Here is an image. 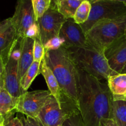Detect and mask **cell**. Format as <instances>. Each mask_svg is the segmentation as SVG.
Listing matches in <instances>:
<instances>
[{
	"instance_id": "1",
	"label": "cell",
	"mask_w": 126,
	"mask_h": 126,
	"mask_svg": "<svg viewBox=\"0 0 126 126\" xmlns=\"http://www.w3.org/2000/svg\"><path fill=\"white\" fill-rule=\"evenodd\" d=\"M78 107L85 126H99L112 118L113 98L107 82L78 68Z\"/></svg>"
},
{
	"instance_id": "2",
	"label": "cell",
	"mask_w": 126,
	"mask_h": 126,
	"mask_svg": "<svg viewBox=\"0 0 126 126\" xmlns=\"http://www.w3.org/2000/svg\"><path fill=\"white\" fill-rule=\"evenodd\" d=\"M44 60L63 93L78 105V71L67 49L45 51Z\"/></svg>"
},
{
	"instance_id": "3",
	"label": "cell",
	"mask_w": 126,
	"mask_h": 126,
	"mask_svg": "<svg viewBox=\"0 0 126 126\" xmlns=\"http://www.w3.org/2000/svg\"><path fill=\"white\" fill-rule=\"evenodd\" d=\"M67 50L78 68L100 81L119 74L109 66L104 52L93 47H72Z\"/></svg>"
},
{
	"instance_id": "4",
	"label": "cell",
	"mask_w": 126,
	"mask_h": 126,
	"mask_svg": "<svg viewBox=\"0 0 126 126\" xmlns=\"http://www.w3.org/2000/svg\"><path fill=\"white\" fill-rule=\"evenodd\" d=\"M126 16L116 19L97 22L86 33L88 43L91 47L105 53L112 44L124 36Z\"/></svg>"
},
{
	"instance_id": "5",
	"label": "cell",
	"mask_w": 126,
	"mask_h": 126,
	"mask_svg": "<svg viewBox=\"0 0 126 126\" xmlns=\"http://www.w3.org/2000/svg\"><path fill=\"white\" fill-rule=\"evenodd\" d=\"M80 113L78 105L62 92L60 102L51 95L37 119L43 126H63L65 120Z\"/></svg>"
},
{
	"instance_id": "6",
	"label": "cell",
	"mask_w": 126,
	"mask_h": 126,
	"mask_svg": "<svg viewBox=\"0 0 126 126\" xmlns=\"http://www.w3.org/2000/svg\"><path fill=\"white\" fill-rule=\"evenodd\" d=\"M125 16L126 6L122 2L111 0H97L91 3V11L87 21L80 26L86 33L97 22L116 19Z\"/></svg>"
},
{
	"instance_id": "7",
	"label": "cell",
	"mask_w": 126,
	"mask_h": 126,
	"mask_svg": "<svg viewBox=\"0 0 126 126\" xmlns=\"http://www.w3.org/2000/svg\"><path fill=\"white\" fill-rule=\"evenodd\" d=\"M51 95L49 91L39 90L25 92L19 97L16 112L37 119L41 110Z\"/></svg>"
},
{
	"instance_id": "8",
	"label": "cell",
	"mask_w": 126,
	"mask_h": 126,
	"mask_svg": "<svg viewBox=\"0 0 126 126\" xmlns=\"http://www.w3.org/2000/svg\"><path fill=\"white\" fill-rule=\"evenodd\" d=\"M56 9L49 7L37 21L40 30V36L44 45L49 39L59 36L61 28L66 20Z\"/></svg>"
},
{
	"instance_id": "9",
	"label": "cell",
	"mask_w": 126,
	"mask_h": 126,
	"mask_svg": "<svg viewBox=\"0 0 126 126\" xmlns=\"http://www.w3.org/2000/svg\"><path fill=\"white\" fill-rule=\"evenodd\" d=\"M11 19L16 28L17 38H24L27 29L36 22L32 0H17Z\"/></svg>"
},
{
	"instance_id": "10",
	"label": "cell",
	"mask_w": 126,
	"mask_h": 126,
	"mask_svg": "<svg viewBox=\"0 0 126 126\" xmlns=\"http://www.w3.org/2000/svg\"><path fill=\"white\" fill-rule=\"evenodd\" d=\"M59 36L65 41L63 47L65 49L72 47L91 46L80 25L75 23L73 18L65 20L61 28Z\"/></svg>"
},
{
	"instance_id": "11",
	"label": "cell",
	"mask_w": 126,
	"mask_h": 126,
	"mask_svg": "<svg viewBox=\"0 0 126 126\" xmlns=\"http://www.w3.org/2000/svg\"><path fill=\"white\" fill-rule=\"evenodd\" d=\"M4 88L16 98H19L25 92L21 87L19 78V60L10 55L4 64Z\"/></svg>"
},
{
	"instance_id": "12",
	"label": "cell",
	"mask_w": 126,
	"mask_h": 126,
	"mask_svg": "<svg viewBox=\"0 0 126 126\" xmlns=\"http://www.w3.org/2000/svg\"><path fill=\"white\" fill-rule=\"evenodd\" d=\"M104 54L110 68L115 72L121 73L126 64V39L124 36L106 49Z\"/></svg>"
},
{
	"instance_id": "13",
	"label": "cell",
	"mask_w": 126,
	"mask_h": 126,
	"mask_svg": "<svg viewBox=\"0 0 126 126\" xmlns=\"http://www.w3.org/2000/svg\"><path fill=\"white\" fill-rule=\"evenodd\" d=\"M17 38L16 28L11 17L2 21L0 23V55L4 64Z\"/></svg>"
},
{
	"instance_id": "14",
	"label": "cell",
	"mask_w": 126,
	"mask_h": 126,
	"mask_svg": "<svg viewBox=\"0 0 126 126\" xmlns=\"http://www.w3.org/2000/svg\"><path fill=\"white\" fill-rule=\"evenodd\" d=\"M33 43L34 39L29 38H24L22 41V50L19 60V78L21 79L26 71L33 62Z\"/></svg>"
},
{
	"instance_id": "15",
	"label": "cell",
	"mask_w": 126,
	"mask_h": 126,
	"mask_svg": "<svg viewBox=\"0 0 126 126\" xmlns=\"http://www.w3.org/2000/svg\"><path fill=\"white\" fill-rule=\"evenodd\" d=\"M106 82L113 100H124L126 97V73H119L109 76Z\"/></svg>"
},
{
	"instance_id": "16",
	"label": "cell",
	"mask_w": 126,
	"mask_h": 126,
	"mask_svg": "<svg viewBox=\"0 0 126 126\" xmlns=\"http://www.w3.org/2000/svg\"><path fill=\"white\" fill-rule=\"evenodd\" d=\"M40 74L43 75V78L45 79L46 83L50 93L56 98L58 102H60L62 91L53 71L47 65L44 58H43L41 62Z\"/></svg>"
},
{
	"instance_id": "17",
	"label": "cell",
	"mask_w": 126,
	"mask_h": 126,
	"mask_svg": "<svg viewBox=\"0 0 126 126\" xmlns=\"http://www.w3.org/2000/svg\"><path fill=\"white\" fill-rule=\"evenodd\" d=\"M18 100L19 98L11 95L4 87L0 89V115L4 119L14 114Z\"/></svg>"
},
{
	"instance_id": "18",
	"label": "cell",
	"mask_w": 126,
	"mask_h": 126,
	"mask_svg": "<svg viewBox=\"0 0 126 126\" xmlns=\"http://www.w3.org/2000/svg\"><path fill=\"white\" fill-rule=\"evenodd\" d=\"M84 0H59L56 9L66 19L73 18L77 9Z\"/></svg>"
},
{
	"instance_id": "19",
	"label": "cell",
	"mask_w": 126,
	"mask_h": 126,
	"mask_svg": "<svg viewBox=\"0 0 126 126\" xmlns=\"http://www.w3.org/2000/svg\"><path fill=\"white\" fill-rule=\"evenodd\" d=\"M41 62L33 61L21 79V86L24 92H26L30 87L35 78L40 74Z\"/></svg>"
},
{
	"instance_id": "20",
	"label": "cell",
	"mask_w": 126,
	"mask_h": 126,
	"mask_svg": "<svg viewBox=\"0 0 126 126\" xmlns=\"http://www.w3.org/2000/svg\"><path fill=\"white\" fill-rule=\"evenodd\" d=\"M112 119L118 126H126V100H116L112 102Z\"/></svg>"
},
{
	"instance_id": "21",
	"label": "cell",
	"mask_w": 126,
	"mask_h": 126,
	"mask_svg": "<svg viewBox=\"0 0 126 126\" xmlns=\"http://www.w3.org/2000/svg\"><path fill=\"white\" fill-rule=\"evenodd\" d=\"M91 9V3L86 0H84L75 12L73 20L77 24L82 25L86 22L90 16Z\"/></svg>"
},
{
	"instance_id": "22",
	"label": "cell",
	"mask_w": 126,
	"mask_h": 126,
	"mask_svg": "<svg viewBox=\"0 0 126 126\" xmlns=\"http://www.w3.org/2000/svg\"><path fill=\"white\" fill-rule=\"evenodd\" d=\"M32 7L37 22L50 7V0H32Z\"/></svg>"
},
{
	"instance_id": "23",
	"label": "cell",
	"mask_w": 126,
	"mask_h": 126,
	"mask_svg": "<svg viewBox=\"0 0 126 126\" xmlns=\"http://www.w3.org/2000/svg\"><path fill=\"white\" fill-rule=\"evenodd\" d=\"M33 60L42 62L45 54V49L44 45L41 41L40 35L34 39L33 43Z\"/></svg>"
},
{
	"instance_id": "24",
	"label": "cell",
	"mask_w": 126,
	"mask_h": 126,
	"mask_svg": "<svg viewBox=\"0 0 126 126\" xmlns=\"http://www.w3.org/2000/svg\"><path fill=\"white\" fill-rule=\"evenodd\" d=\"M65 41L59 36L53 37L49 39L45 44H44V47L45 51L49 50H56L63 47Z\"/></svg>"
},
{
	"instance_id": "25",
	"label": "cell",
	"mask_w": 126,
	"mask_h": 126,
	"mask_svg": "<svg viewBox=\"0 0 126 126\" xmlns=\"http://www.w3.org/2000/svg\"><path fill=\"white\" fill-rule=\"evenodd\" d=\"M63 126H85L80 113L74 114L65 121Z\"/></svg>"
},
{
	"instance_id": "26",
	"label": "cell",
	"mask_w": 126,
	"mask_h": 126,
	"mask_svg": "<svg viewBox=\"0 0 126 126\" xmlns=\"http://www.w3.org/2000/svg\"><path fill=\"white\" fill-rule=\"evenodd\" d=\"M40 35V30L38 25L36 22L32 24L26 31L25 34V38H29L34 39Z\"/></svg>"
},
{
	"instance_id": "27",
	"label": "cell",
	"mask_w": 126,
	"mask_h": 126,
	"mask_svg": "<svg viewBox=\"0 0 126 126\" xmlns=\"http://www.w3.org/2000/svg\"><path fill=\"white\" fill-rule=\"evenodd\" d=\"M14 114L6 117L4 119V126H23L18 116L14 117Z\"/></svg>"
},
{
	"instance_id": "28",
	"label": "cell",
	"mask_w": 126,
	"mask_h": 126,
	"mask_svg": "<svg viewBox=\"0 0 126 126\" xmlns=\"http://www.w3.org/2000/svg\"><path fill=\"white\" fill-rule=\"evenodd\" d=\"M18 117L21 119L23 126H43L37 119L28 116L25 117L23 116Z\"/></svg>"
},
{
	"instance_id": "29",
	"label": "cell",
	"mask_w": 126,
	"mask_h": 126,
	"mask_svg": "<svg viewBox=\"0 0 126 126\" xmlns=\"http://www.w3.org/2000/svg\"><path fill=\"white\" fill-rule=\"evenodd\" d=\"M4 63L0 55V89L4 87Z\"/></svg>"
},
{
	"instance_id": "30",
	"label": "cell",
	"mask_w": 126,
	"mask_h": 126,
	"mask_svg": "<svg viewBox=\"0 0 126 126\" xmlns=\"http://www.w3.org/2000/svg\"><path fill=\"white\" fill-rule=\"evenodd\" d=\"M99 126H118L112 118L103 119L100 122Z\"/></svg>"
},
{
	"instance_id": "31",
	"label": "cell",
	"mask_w": 126,
	"mask_h": 126,
	"mask_svg": "<svg viewBox=\"0 0 126 126\" xmlns=\"http://www.w3.org/2000/svg\"><path fill=\"white\" fill-rule=\"evenodd\" d=\"M58 1L59 0H50V7H49L52 9H56V6L57 2H58ZM86 1H88L91 3H93V2H95L97 0H86Z\"/></svg>"
},
{
	"instance_id": "32",
	"label": "cell",
	"mask_w": 126,
	"mask_h": 126,
	"mask_svg": "<svg viewBox=\"0 0 126 126\" xmlns=\"http://www.w3.org/2000/svg\"><path fill=\"white\" fill-rule=\"evenodd\" d=\"M111 1H119V2H121L122 3L124 4L126 6V0H111Z\"/></svg>"
},
{
	"instance_id": "33",
	"label": "cell",
	"mask_w": 126,
	"mask_h": 126,
	"mask_svg": "<svg viewBox=\"0 0 126 126\" xmlns=\"http://www.w3.org/2000/svg\"><path fill=\"white\" fill-rule=\"evenodd\" d=\"M121 73H126V65L124 66V68H123V70H122Z\"/></svg>"
},
{
	"instance_id": "34",
	"label": "cell",
	"mask_w": 126,
	"mask_h": 126,
	"mask_svg": "<svg viewBox=\"0 0 126 126\" xmlns=\"http://www.w3.org/2000/svg\"><path fill=\"white\" fill-rule=\"evenodd\" d=\"M0 122L1 123H4V119L2 118V117L0 115Z\"/></svg>"
},
{
	"instance_id": "35",
	"label": "cell",
	"mask_w": 126,
	"mask_h": 126,
	"mask_svg": "<svg viewBox=\"0 0 126 126\" xmlns=\"http://www.w3.org/2000/svg\"><path fill=\"white\" fill-rule=\"evenodd\" d=\"M0 126H4L3 123H1V122H0Z\"/></svg>"
},
{
	"instance_id": "36",
	"label": "cell",
	"mask_w": 126,
	"mask_h": 126,
	"mask_svg": "<svg viewBox=\"0 0 126 126\" xmlns=\"http://www.w3.org/2000/svg\"><path fill=\"white\" fill-rule=\"evenodd\" d=\"M124 36H125V38H126V32H125V34H124Z\"/></svg>"
},
{
	"instance_id": "37",
	"label": "cell",
	"mask_w": 126,
	"mask_h": 126,
	"mask_svg": "<svg viewBox=\"0 0 126 126\" xmlns=\"http://www.w3.org/2000/svg\"><path fill=\"white\" fill-rule=\"evenodd\" d=\"M124 100H126V97H125V98H124Z\"/></svg>"
},
{
	"instance_id": "38",
	"label": "cell",
	"mask_w": 126,
	"mask_h": 126,
	"mask_svg": "<svg viewBox=\"0 0 126 126\" xmlns=\"http://www.w3.org/2000/svg\"></svg>"
}]
</instances>
